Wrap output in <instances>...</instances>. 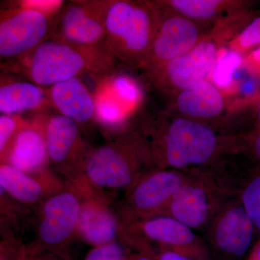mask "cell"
Wrapping results in <instances>:
<instances>
[{
	"mask_svg": "<svg viewBox=\"0 0 260 260\" xmlns=\"http://www.w3.org/2000/svg\"><path fill=\"white\" fill-rule=\"evenodd\" d=\"M255 230L239 197H236L219 210L205 232L209 249L223 257L238 259L251 250Z\"/></svg>",
	"mask_w": 260,
	"mask_h": 260,
	"instance_id": "4fadbf2b",
	"label": "cell"
},
{
	"mask_svg": "<svg viewBox=\"0 0 260 260\" xmlns=\"http://www.w3.org/2000/svg\"><path fill=\"white\" fill-rule=\"evenodd\" d=\"M160 21L156 1H111L105 18L108 50L124 66L143 70Z\"/></svg>",
	"mask_w": 260,
	"mask_h": 260,
	"instance_id": "277c9868",
	"label": "cell"
},
{
	"mask_svg": "<svg viewBox=\"0 0 260 260\" xmlns=\"http://www.w3.org/2000/svg\"><path fill=\"white\" fill-rule=\"evenodd\" d=\"M26 247L18 246L10 239H5L1 242L0 260H21L25 254Z\"/></svg>",
	"mask_w": 260,
	"mask_h": 260,
	"instance_id": "4dcf8cb0",
	"label": "cell"
},
{
	"mask_svg": "<svg viewBox=\"0 0 260 260\" xmlns=\"http://www.w3.org/2000/svg\"><path fill=\"white\" fill-rule=\"evenodd\" d=\"M157 3L169 13L213 23L249 11L251 5V2L239 0H167Z\"/></svg>",
	"mask_w": 260,
	"mask_h": 260,
	"instance_id": "ffe728a7",
	"label": "cell"
},
{
	"mask_svg": "<svg viewBox=\"0 0 260 260\" xmlns=\"http://www.w3.org/2000/svg\"><path fill=\"white\" fill-rule=\"evenodd\" d=\"M259 47L260 15H258L239 32L226 48L244 56Z\"/></svg>",
	"mask_w": 260,
	"mask_h": 260,
	"instance_id": "d4e9b609",
	"label": "cell"
},
{
	"mask_svg": "<svg viewBox=\"0 0 260 260\" xmlns=\"http://www.w3.org/2000/svg\"><path fill=\"white\" fill-rule=\"evenodd\" d=\"M154 260H195L167 249H157Z\"/></svg>",
	"mask_w": 260,
	"mask_h": 260,
	"instance_id": "d6a6232c",
	"label": "cell"
},
{
	"mask_svg": "<svg viewBox=\"0 0 260 260\" xmlns=\"http://www.w3.org/2000/svg\"><path fill=\"white\" fill-rule=\"evenodd\" d=\"M129 126L151 167L189 171L241 155L239 135L173 114L160 104H142Z\"/></svg>",
	"mask_w": 260,
	"mask_h": 260,
	"instance_id": "6da1fadb",
	"label": "cell"
},
{
	"mask_svg": "<svg viewBox=\"0 0 260 260\" xmlns=\"http://www.w3.org/2000/svg\"><path fill=\"white\" fill-rule=\"evenodd\" d=\"M158 7L160 21L148 60L143 68L144 75L156 71L174 58L190 51L216 23L197 21Z\"/></svg>",
	"mask_w": 260,
	"mask_h": 260,
	"instance_id": "30bf717a",
	"label": "cell"
},
{
	"mask_svg": "<svg viewBox=\"0 0 260 260\" xmlns=\"http://www.w3.org/2000/svg\"><path fill=\"white\" fill-rule=\"evenodd\" d=\"M44 135L49 165L73 180L79 175L89 149L78 123L60 114L46 116Z\"/></svg>",
	"mask_w": 260,
	"mask_h": 260,
	"instance_id": "9a60e30c",
	"label": "cell"
},
{
	"mask_svg": "<svg viewBox=\"0 0 260 260\" xmlns=\"http://www.w3.org/2000/svg\"><path fill=\"white\" fill-rule=\"evenodd\" d=\"M244 26L245 22L241 17L220 20L190 51L144 75L145 80L158 95L193 88L208 80L220 51Z\"/></svg>",
	"mask_w": 260,
	"mask_h": 260,
	"instance_id": "5b68a950",
	"label": "cell"
},
{
	"mask_svg": "<svg viewBox=\"0 0 260 260\" xmlns=\"http://www.w3.org/2000/svg\"><path fill=\"white\" fill-rule=\"evenodd\" d=\"M49 104L47 92L37 84L26 81H1L2 114L20 115L27 111L44 109Z\"/></svg>",
	"mask_w": 260,
	"mask_h": 260,
	"instance_id": "44dd1931",
	"label": "cell"
},
{
	"mask_svg": "<svg viewBox=\"0 0 260 260\" xmlns=\"http://www.w3.org/2000/svg\"><path fill=\"white\" fill-rule=\"evenodd\" d=\"M81 196L72 181L62 190L41 203L35 246L62 253L61 249L76 236Z\"/></svg>",
	"mask_w": 260,
	"mask_h": 260,
	"instance_id": "ba28073f",
	"label": "cell"
},
{
	"mask_svg": "<svg viewBox=\"0 0 260 260\" xmlns=\"http://www.w3.org/2000/svg\"><path fill=\"white\" fill-rule=\"evenodd\" d=\"M71 181L81 196L77 237L93 247L116 242L120 235V219L107 200L81 181Z\"/></svg>",
	"mask_w": 260,
	"mask_h": 260,
	"instance_id": "2e32d148",
	"label": "cell"
},
{
	"mask_svg": "<svg viewBox=\"0 0 260 260\" xmlns=\"http://www.w3.org/2000/svg\"><path fill=\"white\" fill-rule=\"evenodd\" d=\"M244 56L224 48L220 51L212 72V80L219 88H226L232 83L236 72L243 64Z\"/></svg>",
	"mask_w": 260,
	"mask_h": 260,
	"instance_id": "cb8c5ba5",
	"label": "cell"
},
{
	"mask_svg": "<svg viewBox=\"0 0 260 260\" xmlns=\"http://www.w3.org/2000/svg\"><path fill=\"white\" fill-rule=\"evenodd\" d=\"M110 2L73 1L65 5L49 39L78 47L107 48L105 18Z\"/></svg>",
	"mask_w": 260,
	"mask_h": 260,
	"instance_id": "9c48e42d",
	"label": "cell"
},
{
	"mask_svg": "<svg viewBox=\"0 0 260 260\" xmlns=\"http://www.w3.org/2000/svg\"><path fill=\"white\" fill-rule=\"evenodd\" d=\"M150 167L144 146L129 126L107 144L89 149L79 175L73 180L96 191L126 189Z\"/></svg>",
	"mask_w": 260,
	"mask_h": 260,
	"instance_id": "8992f818",
	"label": "cell"
},
{
	"mask_svg": "<svg viewBox=\"0 0 260 260\" xmlns=\"http://www.w3.org/2000/svg\"><path fill=\"white\" fill-rule=\"evenodd\" d=\"M232 157L187 171L186 180L166 212L193 230L205 231L219 210L239 196L246 174H241Z\"/></svg>",
	"mask_w": 260,
	"mask_h": 260,
	"instance_id": "7a4b0ae2",
	"label": "cell"
},
{
	"mask_svg": "<svg viewBox=\"0 0 260 260\" xmlns=\"http://www.w3.org/2000/svg\"><path fill=\"white\" fill-rule=\"evenodd\" d=\"M0 186L5 194L25 205L42 203L66 186L49 169L28 174L8 164L0 166Z\"/></svg>",
	"mask_w": 260,
	"mask_h": 260,
	"instance_id": "e0dca14e",
	"label": "cell"
},
{
	"mask_svg": "<svg viewBox=\"0 0 260 260\" xmlns=\"http://www.w3.org/2000/svg\"><path fill=\"white\" fill-rule=\"evenodd\" d=\"M248 99H249V104H251V109H252L260 102V89Z\"/></svg>",
	"mask_w": 260,
	"mask_h": 260,
	"instance_id": "d590c367",
	"label": "cell"
},
{
	"mask_svg": "<svg viewBox=\"0 0 260 260\" xmlns=\"http://www.w3.org/2000/svg\"><path fill=\"white\" fill-rule=\"evenodd\" d=\"M21 260H70L69 257L63 253L56 252L42 249L37 246L26 248L25 254Z\"/></svg>",
	"mask_w": 260,
	"mask_h": 260,
	"instance_id": "f546056e",
	"label": "cell"
},
{
	"mask_svg": "<svg viewBox=\"0 0 260 260\" xmlns=\"http://www.w3.org/2000/svg\"><path fill=\"white\" fill-rule=\"evenodd\" d=\"M56 18L18 7L1 12L0 56L15 59L27 55L50 36Z\"/></svg>",
	"mask_w": 260,
	"mask_h": 260,
	"instance_id": "5bb4252c",
	"label": "cell"
},
{
	"mask_svg": "<svg viewBox=\"0 0 260 260\" xmlns=\"http://www.w3.org/2000/svg\"><path fill=\"white\" fill-rule=\"evenodd\" d=\"M159 95L160 105L173 114L233 134L232 118L225 114L229 102L213 82L207 80L191 88Z\"/></svg>",
	"mask_w": 260,
	"mask_h": 260,
	"instance_id": "8fae6325",
	"label": "cell"
},
{
	"mask_svg": "<svg viewBox=\"0 0 260 260\" xmlns=\"http://www.w3.org/2000/svg\"><path fill=\"white\" fill-rule=\"evenodd\" d=\"M15 60L13 66L30 82L51 87L84 73L99 78L112 74L116 59L107 48L78 47L49 39Z\"/></svg>",
	"mask_w": 260,
	"mask_h": 260,
	"instance_id": "3957f363",
	"label": "cell"
},
{
	"mask_svg": "<svg viewBox=\"0 0 260 260\" xmlns=\"http://www.w3.org/2000/svg\"><path fill=\"white\" fill-rule=\"evenodd\" d=\"M47 92L49 102L61 115L78 124L95 119L94 95L79 77L52 85Z\"/></svg>",
	"mask_w": 260,
	"mask_h": 260,
	"instance_id": "d6986e66",
	"label": "cell"
},
{
	"mask_svg": "<svg viewBox=\"0 0 260 260\" xmlns=\"http://www.w3.org/2000/svg\"><path fill=\"white\" fill-rule=\"evenodd\" d=\"M46 116L40 112L31 120H27L15 138L4 164L28 174H38L47 169L49 164L44 135Z\"/></svg>",
	"mask_w": 260,
	"mask_h": 260,
	"instance_id": "ac0fdd59",
	"label": "cell"
},
{
	"mask_svg": "<svg viewBox=\"0 0 260 260\" xmlns=\"http://www.w3.org/2000/svg\"><path fill=\"white\" fill-rule=\"evenodd\" d=\"M242 155L260 164V129L239 135Z\"/></svg>",
	"mask_w": 260,
	"mask_h": 260,
	"instance_id": "f1b7e54d",
	"label": "cell"
},
{
	"mask_svg": "<svg viewBox=\"0 0 260 260\" xmlns=\"http://www.w3.org/2000/svg\"><path fill=\"white\" fill-rule=\"evenodd\" d=\"M124 256L125 254L122 246L119 242H114L95 246L83 260H124Z\"/></svg>",
	"mask_w": 260,
	"mask_h": 260,
	"instance_id": "83f0119b",
	"label": "cell"
},
{
	"mask_svg": "<svg viewBox=\"0 0 260 260\" xmlns=\"http://www.w3.org/2000/svg\"><path fill=\"white\" fill-rule=\"evenodd\" d=\"M246 260H260V238L251 247Z\"/></svg>",
	"mask_w": 260,
	"mask_h": 260,
	"instance_id": "e575fe53",
	"label": "cell"
},
{
	"mask_svg": "<svg viewBox=\"0 0 260 260\" xmlns=\"http://www.w3.org/2000/svg\"><path fill=\"white\" fill-rule=\"evenodd\" d=\"M252 109L253 114L252 118H251V124L249 126L247 131L244 133L260 129V102L256 104L255 107L252 108Z\"/></svg>",
	"mask_w": 260,
	"mask_h": 260,
	"instance_id": "836d02e7",
	"label": "cell"
},
{
	"mask_svg": "<svg viewBox=\"0 0 260 260\" xmlns=\"http://www.w3.org/2000/svg\"><path fill=\"white\" fill-rule=\"evenodd\" d=\"M132 118L143 104L139 84L126 75H107L99 83Z\"/></svg>",
	"mask_w": 260,
	"mask_h": 260,
	"instance_id": "7402d4cb",
	"label": "cell"
},
{
	"mask_svg": "<svg viewBox=\"0 0 260 260\" xmlns=\"http://www.w3.org/2000/svg\"><path fill=\"white\" fill-rule=\"evenodd\" d=\"M120 235L140 254L148 257L153 255L154 244L158 249L174 251L193 259L217 260L206 241L195 234L194 230L167 215L140 218L125 208Z\"/></svg>",
	"mask_w": 260,
	"mask_h": 260,
	"instance_id": "52a82bcc",
	"label": "cell"
},
{
	"mask_svg": "<svg viewBox=\"0 0 260 260\" xmlns=\"http://www.w3.org/2000/svg\"><path fill=\"white\" fill-rule=\"evenodd\" d=\"M239 197L256 230L260 232V164L248 172Z\"/></svg>",
	"mask_w": 260,
	"mask_h": 260,
	"instance_id": "603a6c76",
	"label": "cell"
},
{
	"mask_svg": "<svg viewBox=\"0 0 260 260\" xmlns=\"http://www.w3.org/2000/svg\"><path fill=\"white\" fill-rule=\"evenodd\" d=\"M28 119L20 115L0 116V160L4 164L10 148L20 130L25 125Z\"/></svg>",
	"mask_w": 260,
	"mask_h": 260,
	"instance_id": "484cf974",
	"label": "cell"
},
{
	"mask_svg": "<svg viewBox=\"0 0 260 260\" xmlns=\"http://www.w3.org/2000/svg\"><path fill=\"white\" fill-rule=\"evenodd\" d=\"M243 64L253 75L260 77V47L244 56Z\"/></svg>",
	"mask_w": 260,
	"mask_h": 260,
	"instance_id": "1f68e13d",
	"label": "cell"
},
{
	"mask_svg": "<svg viewBox=\"0 0 260 260\" xmlns=\"http://www.w3.org/2000/svg\"><path fill=\"white\" fill-rule=\"evenodd\" d=\"M15 5L22 9L32 10L51 18H56L64 7L61 0H23L15 2Z\"/></svg>",
	"mask_w": 260,
	"mask_h": 260,
	"instance_id": "4316f807",
	"label": "cell"
},
{
	"mask_svg": "<svg viewBox=\"0 0 260 260\" xmlns=\"http://www.w3.org/2000/svg\"><path fill=\"white\" fill-rule=\"evenodd\" d=\"M187 171L150 167L126 189V209L140 218L165 215Z\"/></svg>",
	"mask_w": 260,
	"mask_h": 260,
	"instance_id": "7c38bea8",
	"label": "cell"
},
{
	"mask_svg": "<svg viewBox=\"0 0 260 260\" xmlns=\"http://www.w3.org/2000/svg\"><path fill=\"white\" fill-rule=\"evenodd\" d=\"M124 260H154L148 256L144 255L139 253L137 254H131V255H125Z\"/></svg>",
	"mask_w": 260,
	"mask_h": 260,
	"instance_id": "8d00e7d4",
	"label": "cell"
}]
</instances>
